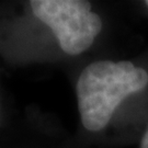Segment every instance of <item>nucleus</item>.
Listing matches in <instances>:
<instances>
[{"mask_svg": "<svg viewBox=\"0 0 148 148\" xmlns=\"http://www.w3.org/2000/svg\"><path fill=\"white\" fill-rule=\"evenodd\" d=\"M147 85V71L127 60H97L87 65L76 84L82 126L93 133L104 130L122 101Z\"/></svg>", "mask_w": 148, "mask_h": 148, "instance_id": "obj_1", "label": "nucleus"}, {"mask_svg": "<svg viewBox=\"0 0 148 148\" xmlns=\"http://www.w3.org/2000/svg\"><path fill=\"white\" fill-rule=\"evenodd\" d=\"M27 10L52 32L65 54L77 56L91 47L102 31V19L84 0H31Z\"/></svg>", "mask_w": 148, "mask_h": 148, "instance_id": "obj_2", "label": "nucleus"}, {"mask_svg": "<svg viewBox=\"0 0 148 148\" xmlns=\"http://www.w3.org/2000/svg\"><path fill=\"white\" fill-rule=\"evenodd\" d=\"M140 148H148V128L146 133L144 134L142 142H140Z\"/></svg>", "mask_w": 148, "mask_h": 148, "instance_id": "obj_3", "label": "nucleus"}, {"mask_svg": "<svg viewBox=\"0 0 148 148\" xmlns=\"http://www.w3.org/2000/svg\"><path fill=\"white\" fill-rule=\"evenodd\" d=\"M146 5H147V7H148V1H146Z\"/></svg>", "mask_w": 148, "mask_h": 148, "instance_id": "obj_4", "label": "nucleus"}]
</instances>
